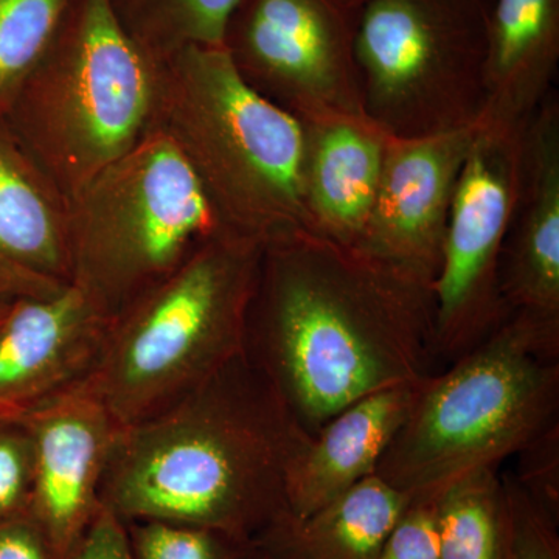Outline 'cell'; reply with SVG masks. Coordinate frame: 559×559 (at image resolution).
Here are the masks:
<instances>
[{
    "label": "cell",
    "mask_w": 559,
    "mask_h": 559,
    "mask_svg": "<svg viewBox=\"0 0 559 559\" xmlns=\"http://www.w3.org/2000/svg\"><path fill=\"white\" fill-rule=\"evenodd\" d=\"M68 559H134L123 521L100 506Z\"/></svg>",
    "instance_id": "28"
},
{
    "label": "cell",
    "mask_w": 559,
    "mask_h": 559,
    "mask_svg": "<svg viewBox=\"0 0 559 559\" xmlns=\"http://www.w3.org/2000/svg\"><path fill=\"white\" fill-rule=\"evenodd\" d=\"M378 559H441L436 492L412 498Z\"/></svg>",
    "instance_id": "26"
},
{
    "label": "cell",
    "mask_w": 559,
    "mask_h": 559,
    "mask_svg": "<svg viewBox=\"0 0 559 559\" xmlns=\"http://www.w3.org/2000/svg\"><path fill=\"white\" fill-rule=\"evenodd\" d=\"M514 479L551 516L559 518V425L550 426L518 452Z\"/></svg>",
    "instance_id": "27"
},
{
    "label": "cell",
    "mask_w": 559,
    "mask_h": 559,
    "mask_svg": "<svg viewBox=\"0 0 559 559\" xmlns=\"http://www.w3.org/2000/svg\"><path fill=\"white\" fill-rule=\"evenodd\" d=\"M245 355L316 436L355 401L433 373V289L312 231L271 242L249 301Z\"/></svg>",
    "instance_id": "1"
},
{
    "label": "cell",
    "mask_w": 559,
    "mask_h": 559,
    "mask_svg": "<svg viewBox=\"0 0 559 559\" xmlns=\"http://www.w3.org/2000/svg\"><path fill=\"white\" fill-rule=\"evenodd\" d=\"M245 353L168 409L117 433L100 506L263 543L289 520L286 487L310 443Z\"/></svg>",
    "instance_id": "2"
},
{
    "label": "cell",
    "mask_w": 559,
    "mask_h": 559,
    "mask_svg": "<svg viewBox=\"0 0 559 559\" xmlns=\"http://www.w3.org/2000/svg\"><path fill=\"white\" fill-rule=\"evenodd\" d=\"M33 443L21 418H0V522L31 514Z\"/></svg>",
    "instance_id": "25"
},
{
    "label": "cell",
    "mask_w": 559,
    "mask_h": 559,
    "mask_svg": "<svg viewBox=\"0 0 559 559\" xmlns=\"http://www.w3.org/2000/svg\"><path fill=\"white\" fill-rule=\"evenodd\" d=\"M109 319L79 289L11 300L0 322V418H21L79 384L100 355Z\"/></svg>",
    "instance_id": "13"
},
{
    "label": "cell",
    "mask_w": 559,
    "mask_h": 559,
    "mask_svg": "<svg viewBox=\"0 0 559 559\" xmlns=\"http://www.w3.org/2000/svg\"><path fill=\"white\" fill-rule=\"evenodd\" d=\"M72 286L70 200L0 116V299Z\"/></svg>",
    "instance_id": "14"
},
{
    "label": "cell",
    "mask_w": 559,
    "mask_h": 559,
    "mask_svg": "<svg viewBox=\"0 0 559 559\" xmlns=\"http://www.w3.org/2000/svg\"><path fill=\"white\" fill-rule=\"evenodd\" d=\"M559 316L513 311L417 388L377 474L415 496L499 466L557 425Z\"/></svg>",
    "instance_id": "4"
},
{
    "label": "cell",
    "mask_w": 559,
    "mask_h": 559,
    "mask_svg": "<svg viewBox=\"0 0 559 559\" xmlns=\"http://www.w3.org/2000/svg\"><path fill=\"white\" fill-rule=\"evenodd\" d=\"M249 559H286V557L270 543H261L257 544Z\"/></svg>",
    "instance_id": "30"
},
{
    "label": "cell",
    "mask_w": 559,
    "mask_h": 559,
    "mask_svg": "<svg viewBox=\"0 0 559 559\" xmlns=\"http://www.w3.org/2000/svg\"><path fill=\"white\" fill-rule=\"evenodd\" d=\"M123 32L151 61L189 47H223L238 0H106Z\"/></svg>",
    "instance_id": "21"
},
{
    "label": "cell",
    "mask_w": 559,
    "mask_h": 559,
    "mask_svg": "<svg viewBox=\"0 0 559 559\" xmlns=\"http://www.w3.org/2000/svg\"><path fill=\"white\" fill-rule=\"evenodd\" d=\"M11 301L0 299V322L9 314Z\"/></svg>",
    "instance_id": "31"
},
{
    "label": "cell",
    "mask_w": 559,
    "mask_h": 559,
    "mask_svg": "<svg viewBox=\"0 0 559 559\" xmlns=\"http://www.w3.org/2000/svg\"><path fill=\"white\" fill-rule=\"evenodd\" d=\"M476 130L421 139L390 135L380 187L356 249L433 289L452 200Z\"/></svg>",
    "instance_id": "11"
},
{
    "label": "cell",
    "mask_w": 559,
    "mask_h": 559,
    "mask_svg": "<svg viewBox=\"0 0 559 559\" xmlns=\"http://www.w3.org/2000/svg\"><path fill=\"white\" fill-rule=\"evenodd\" d=\"M441 559H503L507 503L499 466L471 471L436 492Z\"/></svg>",
    "instance_id": "20"
},
{
    "label": "cell",
    "mask_w": 559,
    "mask_h": 559,
    "mask_svg": "<svg viewBox=\"0 0 559 559\" xmlns=\"http://www.w3.org/2000/svg\"><path fill=\"white\" fill-rule=\"evenodd\" d=\"M134 559H249L255 546L218 530L143 520L123 522Z\"/></svg>",
    "instance_id": "23"
},
{
    "label": "cell",
    "mask_w": 559,
    "mask_h": 559,
    "mask_svg": "<svg viewBox=\"0 0 559 559\" xmlns=\"http://www.w3.org/2000/svg\"><path fill=\"white\" fill-rule=\"evenodd\" d=\"M522 131L477 124L460 173L433 283L437 355L448 364L511 314L500 261L520 183Z\"/></svg>",
    "instance_id": "10"
},
{
    "label": "cell",
    "mask_w": 559,
    "mask_h": 559,
    "mask_svg": "<svg viewBox=\"0 0 559 559\" xmlns=\"http://www.w3.org/2000/svg\"><path fill=\"white\" fill-rule=\"evenodd\" d=\"M347 0H238L223 49L241 80L297 120L366 116Z\"/></svg>",
    "instance_id": "9"
},
{
    "label": "cell",
    "mask_w": 559,
    "mask_h": 559,
    "mask_svg": "<svg viewBox=\"0 0 559 559\" xmlns=\"http://www.w3.org/2000/svg\"><path fill=\"white\" fill-rule=\"evenodd\" d=\"M417 385L364 396L330 418L294 463L286 487L289 514L304 520L377 474L414 400Z\"/></svg>",
    "instance_id": "17"
},
{
    "label": "cell",
    "mask_w": 559,
    "mask_h": 559,
    "mask_svg": "<svg viewBox=\"0 0 559 559\" xmlns=\"http://www.w3.org/2000/svg\"><path fill=\"white\" fill-rule=\"evenodd\" d=\"M153 62L150 131L179 151L219 226L263 246L316 234L301 187L300 121L250 90L223 47Z\"/></svg>",
    "instance_id": "3"
},
{
    "label": "cell",
    "mask_w": 559,
    "mask_h": 559,
    "mask_svg": "<svg viewBox=\"0 0 559 559\" xmlns=\"http://www.w3.org/2000/svg\"><path fill=\"white\" fill-rule=\"evenodd\" d=\"M0 559H58L31 514L0 522Z\"/></svg>",
    "instance_id": "29"
},
{
    "label": "cell",
    "mask_w": 559,
    "mask_h": 559,
    "mask_svg": "<svg viewBox=\"0 0 559 559\" xmlns=\"http://www.w3.org/2000/svg\"><path fill=\"white\" fill-rule=\"evenodd\" d=\"M153 75L106 0H72L2 116L72 200L148 134Z\"/></svg>",
    "instance_id": "6"
},
{
    "label": "cell",
    "mask_w": 559,
    "mask_h": 559,
    "mask_svg": "<svg viewBox=\"0 0 559 559\" xmlns=\"http://www.w3.org/2000/svg\"><path fill=\"white\" fill-rule=\"evenodd\" d=\"M492 0H369L356 62L366 116L392 138L479 124L487 102Z\"/></svg>",
    "instance_id": "8"
},
{
    "label": "cell",
    "mask_w": 559,
    "mask_h": 559,
    "mask_svg": "<svg viewBox=\"0 0 559 559\" xmlns=\"http://www.w3.org/2000/svg\"><path fill=\"white\" fill-rule=\"evenodd\" d=\"M411 500L371 474L310 516L289 518L263 543L286 559H378Z\"/></svg>",
    "instance_id": "19"
},
{
    "label": "cell",
    "mask_w": 559,
    "mask_h": 559,
    "mask_svg": "<svg viewBox=\"0 0 559 559\" xmlns=\"http://www.w3.org/2000/svg\"><path fill=\"white\" fill-rule=\"evenodd\" d=\"M348 3H352L355 9L360 10V7L366 5L369 0H347Z\"/></svg>",
    "instance_id": "32"
},
{
    "label": "cell",
    "mask_w": 559,
    "mask_h": 559,
    "mask_svg": "<svg viewBox=\"0 0 559 559\" xmlns=\"http://www.w3.org/2000/svg\"><path fill=\"white\" fill-rule=\"evenodd\" d=\"M507 503L503 559H559L558 518L540 507L513 474L503 476Z\"/></svg>",
    "instance_id": "24"
},
{
    "label": "cell",
    "mask_w": 559,
    "mask_h": 559,
    "mask_svg": "<svg viewBox=\"0 0 559 559\" xmlns=\"http://www.w3.org/2000/svg\"><path fill=\"white\" fill-rule=\"evenodd\" d=\"M219 231L187 162L150 131L70 200L72 286L110 320Z\"/></svg>",
    "instance_id": "7"
},
{
    "label": "cell",
    "mask_w": 559,
    "mask_h": 559,
    "mask_svg": "<svg viewBox=\"0 0 559 559\" xmlns=\"http://www.w3.org/2000/svg\"><path fill=\"white\" fill-rule=\"evenodd\" d=\"M33 443L31 516L68 559L100 509L103 477L121 426L83 381L21 417Z\"/></svg>",
    "instance_id": "12"
},
{
    "label": "cell",
    "mask_w": 559,
    "mask_h": 559,
    "mask_svg": "<svg viewBox=\"0 0 559 559\" xmlns=\"http://www.w3.org/2000/svg\"><path fill=\"white\" fill-rule=\"evenodd\" d=\"M263 245L219 231L109 320L83 384L121 428L168 409L245 353Z\"/></svg>",
    "instance_id": "5"
},
{
    "label": "cell",
    "mask_w": 559,
    "mask_h": 559,
    "mask_svg": "<svg viewBox=\"0 0 559 559\" xmlns=\"http://www.w3.org/2000/svg\"><path fill=\"white\" fill-rule=\"evenodd\" d=\"M558 64L559 0H492L479 124L524 130L554 92Z\"/></svg>",
    "instance_id": "18"
},
{
    "label": "cell",
    "mask_w": 559,
    "mask_h": 559,
    "mask_svg": "<svg viewBox=\"0 0 559 559\" xmlns=\"http://www.w3.org/2000/svg\"><path fill=\"white\" fill-rule=\"evenodd\" d=\"M72 0H0V116L49 47Z\"/></svg>",
    "instance_id": "22"
},
{
    "label": "cell",
    "mask_w": 559,
    "mask_h": 559,
    "mask_svg": "<svg viewBox=\"0 0 559 559\" xmlns=\"http://www.w3.org/2000/svg\"><path fill=\"white\" fill-rule=\"evenodd\" d=\"M304 128L301 187L316 234L356 248L373 209L390 135L367 116H320Z\"/></svg>",
    "instance_id": "16"
},
{
    "label": "cell",
    "mask_w": 559,
    "mask_h": 559,
    "mask_svg": "<svg viewBox=\"0 0 559 559\" xmlns=\"http://www.w3.org/2000/svg\"><path fill=\"white\" fill-rule=\"evenodd\" d=\"M510 312L559 316V102L551 92L522 131L520 183L500 261Z\"/></svg>",
    "instance_id": "15"
}]
</instances>
